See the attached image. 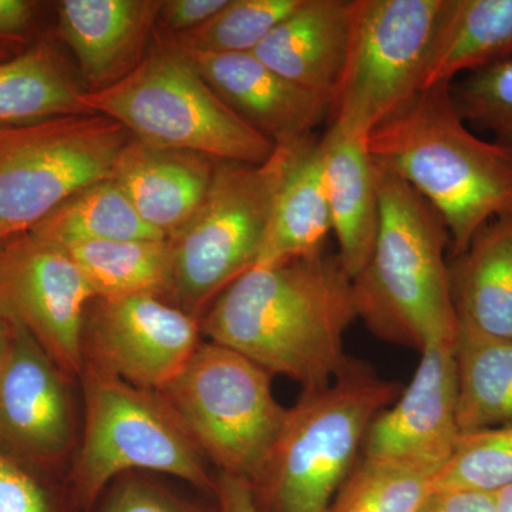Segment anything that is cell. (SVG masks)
<instances>
[{
    "label": "cell",
    "mask_w": 512,
    "mask_h": 512,
    "mask_svg": "<svg viewBox=\"0 0 512 512\" xmlns=\"http://www.w3.org/2000/svg\"><path fill=\"white\" fill-rule=\"evenodd\" d=\"M402 392L400 383L353 359L328 386L303 392L288 409L268 463L252 484L259 507L329 512L373 421Z\"/></svg>",
    "instance_id": "cell-4"
},
{
    "label": "cell",
    "mask_w": 512,
    "mask_h": 512,
    "mask_svg": "<svg viewBox=\"0 0 512 512\" xmlns=\"http://www.w3.org/2000/svg\"><path fill=\"white\" fill-rule=\"evenodd\" d=\"M96 301L84 322V366L133 386L161 392L201 343V320L160 296Z\"/></svg>",
    "instance_id": "cell-12"
},
{
    "label": "cell",
    "mask_w": 512,
    "mask_h": 512,
    "mask_svg": "<svg viewBox=\"0 0 512 512\" xmlns=\"http://www.w3.org/2000/svg\"><path fill=\"white\" fill-rule=\"evenodd\" d=\"M512 56V0H446L420 90Z\"/></svg>",
    "instance_id": "cell-22"
},
{
    "label": "cell",
    "mask_w": 512,
    "mask_h": 512,
    "mask_svg": "<svg viewBox=\"0 0 512 512\" xmlns=\"http://www.w3.org/2000/svg\"><path fill=\"white\" fill-rule=\"evenodd\" d=\"M356 319L352 278L338 254L323 251L249 269L212 302L201 332L313 392L348 365L345 335Z\"/></svg>",
    "instance_id": "cell-1"
},
{
    "label": "cell",
    "mask_w": 512,
    "mask_h": 512,
    "mask_svg": "<svg viewBox=\"0 0 512 512\" xmlns=\"http://www.w3.org/2000/svg\"><path fill=\"white\" fill-rule=\"evenodd\" d=\"M269 375L241 353L205 342L161 392L204 456L221 473L254 484L268 463L288 409Z\"/></svg>",
    "instance_id": "cell-7"
},
{
    "label": "cell",
    "mask_w": 512,
    "mask_h": 512,
    "mask_svg": "<svg viewBox=\"0 0 512 512\" xmlns=\"http://www.w3.org/2000/svg\"><path fill=\"white\" fill-rule=\"evenodd\" d=\"M332 232L322 153L315 136L296 148L254 266L308 258L325 251Z\"/></svg>",
    "instance_id": "cell-21"
},
{
    "label": "cell",
    "mask_w": 512,
    "mask_h": 512,
    "mask_svg": "<svg viewBox=\"0 0 512 512\" xmlns=\"http://www.w3.org/2000/svg\"><path fill=\"white\" fill-rule=\"evenodd\" d=\"M228 0H167L161 2L158 19L174 35L191 32L214 18Z\"/></svg>",
    "instance_id": "cell-33"
},
{
    "label": "cell",
    "mask_w": 512,
    "mask_h": 512,
    "mask_svg": "<svg viewBox=\"0 0 512 512\" xmlns=\"http://www.w3.org/2000/svg\"><path fill=\"white\" fill-rule=\"evenodd\" d=\"M373 168L379 231L369 261L352 279L357 319L377 338L421 352L457 336L444 256L450 232L412 185L375 160Z\"/></svg>",
    "instance_id": "cell-3"
},
{
    "label": "cell",
    "mask_w": 512,
    "mask_h": 512,
    "mask_svg": "<svg viewBox=\"0 0 512 512\" xmlns=\"http://www.w3.org/2000/svg\"><path fill=\"white\" fill-rule=\"evenodd\" d=\"M448 276L458 329L512 339V214L485 224Z\"/></svg>",
    "instance_id": "cell-20"
},
{
    "label": "cell",
    "mask_w": 512,
    "mask_h": 512,
    "mask_svg": "<svg viewBox=\"0 0 512 512\" xmlns=\"http://www.w3.org/2000/svg\"><path fill=\"white\" fill-rule=\"evenodd\" d=\"M456 338L421 350L412 383L367 431L363 457L399 461L436 473L450 460L461 437Z\"/></svg>",
    "instance_id": "cell-14"
},
{
    "label": "cell",
    "mask_w": 512,
    "mask_h": 512,
    "mask_svg": "<svg viewBox=\"0 0 512 512\" xmlns=\"http://www.w3.org/2000/svg\"><path fill=\"white\" fill-rule=\"evenodd\" d=\"M446 0H353L348 55L330 119L367 140L420 92Z\"/></svg>",
    "instance_id": "cell-10"
},
{
    "label": "cell",
    "mask_w": 512,
    "mask_h": 512,
    "mask_svg": "<svg viewBox=\"0 0 512 512\" xmlns=\"http://www.w3.org/2000/svg\"><path fill=\"white\" fill-rule=\"evenodd\" d=\"M301 3L302 0H228L227 6L200 28L173 35L165 43L180 52L247 55Z\"/></svg>",
    "instance_id": "cell-28"
},
{
    "label": "cell",
    "mask_w": 512,
    "mask_h": 512,
    "mask_svg": "<svg viewBox=\"0 0 512 512\" xmlns=\"http://www.w3.org/2000/svg\"><path fill=\"white\" fill-rule=\"evenodd\" d=\"M352 2L302 0L252 55L289 82L333 101L348 55Z\"/></svg>",
    "instance_id": "cell-17"
},
{
    "label": "cell",
    "mask_w": 512,
    "mask_h": 512,
    "mask_svg": "<svg viewBox=\"0 0 512 512\" xmlns=\"http://www.w3.org/2000/svg\"><path fill=\"white\" fill-rule=\"evenodd\" d=\"M64 377L39 343L8 320L0 359V448L28 467L52 466L72 444Z\"/></svg>",
    "instance_id": "cell-13"
},
{
    "label": "cell",
    "mask_w": 512,
    "mask_h": 512,
    "mask_svg": "<svg viewBox=\"0 0 512 512\" xmlns=\"http://www.w3.org/2000/svg\"><path fill=\"white\" fill-rule=\"evenodd\" d=\"M434 474L430 468L363 457L329 512H417L430 497Z\"/></svg>",
    "instance_id": "cell-27"
},
{
    "label": "cell",
    "mask_w": 512,
    "mask_h": 512,
    "mask_svg": "<svg viewBox=\"0 0 512 512\" xmlns=\"http://www.w3.org/2000/svg\"><path fill=\"white\" fill-rule=\"evenodd\" d=\"M101 512H200L143 481H126L107 498Z\"/></svg>",
    "instance_id": "cell-32"
},
{
    "label": "cell",
    "mask_w": 512,
    "mask_h": 512,
    "mask_svg": "<svg viewBox=\"0 0 512 512\" xmlns=\"http://www.w3.org/2000/svg\"><path fill=\"white\" fill-rule=\"evenodd\" d=\"M448 84L414 94L366 140L370 157L430 202L466 251L488 222L512 214V150L471 133Z\"/></svg>",
    "instance_id": "cell-2"
},
{
    "label": "cell",
    "mask_w": 512,
    "mask_h": 512,
    "mask_svg": "<svg viewBox=\"0 0 512 512\" xmlns=\"http://www.w3.org/2000/svg\"><path fill=\"white\" fill-rule=\"evenodd\" d=\"M495 512H512V484L495 493Z\"/></svg>",
    "instance_id": "cell-37"
},
{
    "label": "cell",
    "mask_w": 512,
    "mask_h": 512,
    "mask_svg": "<svg viewBox=\"0 0 512 512\" xmlns=\"http://www.w3.org/2000/svg\"><path fill=\"white\" fill-rule=\"evenodd\" d=\"M214 167L215 160L200 154L151 147L131 138L111 180L138 215L168 239L200 208Z\"/></svg>",
    "instance_id": "cell-18"
},
{
    "label": "cell",
    "mask_w": 512,
    "mask_h": 512,
    "mask_svg": "<svg viewBox=\"0 0 512 512\" xmlns=\"http://www.w3.org/2000/svg\"><path fill=\"white\" fill-rule=\"evenodd\" d=\"M299 146L276 147L262 164L215 161L200 208L167 239V293L175 306L200 319L232 282L254 268L276 195Z\"/></svg>",
    "instance_id": "cell-6"
},
{
    "label": "cell",
    "mask_w": 512,
    "mask_h": 512,
    "mask_svg": "<svg viewBox=\"0 0 512 512\" xmlns=\"http://www.w3.org/2000/svg\"><path fill=\"white\" fill-rule=\"evenodd\" d=\"M29 232L57 247L82 241L167 239L138 215L111 178L76 192Z\"/></svg>",
    "instance_id": "cell-25"
},
{
    "label": "cell",
    "mask_w": 512,
    "mask_h": 512,
    "mask_svg": "<svg viewBox=\"0 0 512 512\" xmlns=\"http://www.w3.org/2000/svg\"><path fill=\"white\" fill-rule=\"evenodd\" d=\"M451 99L463 120L494 131L503 140L512 136V56L451 84Z\"/></svg>",
    "instance_id": "cell-30"
},
{
    "label": "cell",
    "mask_w": 512,
    "mask_h": 512,
    "mask_svg": "<svg viewBox=\"0 0 512 512\" xmlns=\"http://www.w3.org/2000/svg\"><path fill=\"white\" fill-rule=\"evenodd\" d=\"M456 363L461 434L512 426V339L458 329Z\"/></svg>",
    "instance_id": "cell-24"
},
{
    "label": "cell",
    "mask_w": 512,
    "mask_h": 512,
    "mask_svg": "<svg viewBox=\"0 0 512 512\" xmlns=\"http://www.w3.org/2000/svg\"><path fill=\"white\" fill-rule=\"evenodd\" d=\"M63 248L87 279L96 299L165 295L170 247L164 241H82Z\"/></svg>",
    "instance_id": "cell-26"
},
{
    "label": "cell",
    "mask_w": 512,
    "mask_h": 512,
    "mask_svg": "<svg viewBox=\"0 0 512 512\" xmlns=\"http://www.w3.org/2000/svg\"><path fill=\"white\" fill-rule=\"evenodd\" d=\"M35 18V3L29 0H0V40L20 39Z\"/></svg>",
    "instance_id": "cell-36"
},
{
    "label": "cell",
    "mask_w": 512,
    "mask_h": 512,
    "mask_svg": "<svg viewBox=\"0 0 512 512\" xmlns=\"http://www.w3.org/2000/svg\"><path fill=\"white\" fill-rule=\"evenodd\" d=\"M82 90L49 43L0 63V127L90 114Z\"/></svg>",
    "instance_id": "cell-23"
},
{
    "label": "cell",
    "mask_w": 512,
    "mask_h": 512,
    "mask_svg": "<svg viewBox=\"0 0 512 512\" xmlns=\"http://www.w3.org/2000/svg\"><path fill=\"white\" fill-rule=\"evenodd\" d=\"M92 286L63 248L32 232L0 249V316L18 323L64 376L82 375Z\"/></svg>",
    "instance_id": "cell-11"
},
{
    "label": "cell",
    "mask_w": 512,
    "mask_h": 512,
    "mask_svg": "<svg viewBox=\"0 0 512 512\" xmlns=\"http://www.w3.org/2000/svg\"><path fill=\"white\" fill-rule=\"evenodd\" d=\"M181 53L229 109L276 147L302 144L330 117L332 100L329 97L296 86L252 53Z\"/></svg>",
    "instance_id": "cell-15"
},
{
    "label": "cell",
    "mask_w": 512,
    "mask_h": 512,
    "mask_svg": "<svg viewBox=\"0 0 512 512\" xmlns=\"http://www.w3.org/2000/svg\"><path fill=\"white\" fill-rule=\"evenodd\" d=\"M221 512H262L252 485L244 478L221 473L215 485Z\"/></svg>",
    "instance_id": "cell-35"
},
{
    "label": "cell",
    "mask_w": 512,
    "mask_h": 512,
    "mask_svg": "<svg viewBox=\"0 0 512 512\" xmlns=\"http://www.w3.org/2000/svg\"><path fill=\"white\" fill-rule=\"evenodd\" d=\"M0 512H57L55 501L30 467L0 448Z\"/></svg>",
    "instance_id": "cell-31"
},
{
    "label": "cell",
    "mask_w": 512,
    "mask_h": 512,
    "mask_svg": "<svg viewBox=\"0 0 512 512\" xmlns=\"http://www.w3.org/2000/svg\"><path fill=\"white\" fill-rule=\"evenodd\" d=\"M82 104L151 147L254 165L265 163L276 148L229 109L190 60L167 43L119 82L84 92Z\"/></svg>",
    "instance_id": "cell-5"
},
{
    "label": "cell",
    "mask_w": 512,
    "mask_h": 512,
    "mask_svg": "<svg viewBox=\"0 0 512 512\" xmlns=\"http://www.w3.org/2000/svg\"><path fill=\"white\" fill-rule=\"evenodd\" d=\"M86 427L74 481L87 503L114 477L150 470L215 491L204 453L163 396L92 366L82 373Z\"/></svg>",
    "instance_id": "cell-8"
},
{
    "label": "cell",
    "mask_w": 512,
    "mask_h": 512,
    "mask_svg": "<svg viewBox=\"0 0 512 512\" xmlns=\"http://www.w3.org/2000/svg\"><path fill=\"white\" fill-rule=\"evenodd\" d=\"M6 336H8V320L0 316V359L5 348Z\"/></svg>",
    "instance_id": "cell-38"
},
{
    "label": "cell",
    "mask_w": 512,
    "mask_h": 512,
    "mask_svg": "<svg viewBox=\"0 0 512 512\" xmlns=\"http://www.w3.org/2000/svg\"><path fill=\"white\" fill-rule=\"evenodd\" d=\"M323 177L338 256L350 278L369 261L379 231V195L366 140L335 124L319 138Z\"/></svg>",
    "instance_id": "cell-19"
},
{
    "label": "cell",
    "mask_w": 512,
    "mask_h": 512,
    "mask_svg": "<svg viewBox=\"0 0 512 512\" xmlns=\"http://www.w3.org/2000/svg\"><path fill=\"white\" fill-rule=\"evenodd\" d=\"M156 0H63L59 33L92 90L119 82L140 64L158 20Z\"/></svg>",
    "instance_id": "cell-16"
},
{
    "label": "cell",
    "mask_w": 512,
    "mask_h": 512,
    "mask_svg": "<svg viewBox=\"0 0 512 512\" xmlns=\"http://www.w3.org/2000/svg\"><path fill=\"white\" fill-rule=\"evenodd\" d=\"M417 512H495V494L477 491L431 493Z\"/></svg>",
    "instance_id": "cell-34"
},
{
    "label": "cell",
    "mask_w": 512,
    "mask_h": 512,
    "mask_svg": "<svg viewBox=\"0 0 512 512\" xmlns=\"http://www.w3.org/2000/svg\"><path fill=\"white\" fill-rule=\"evenodd\" d=\"M3 244H5V242H0V249H2Z\"/></svg>",
    "instance_id": "cell-41"
},
{
    "label": "cell",
    "mask_w": 512,
    "mask_h": 512,
    "mask_svg": "<svg viewBox=\"0 0 512 512\" xmlns=\"http://www.w3.org/2000/svg\"><path fill=\"white\" fill-rule=\"evenodd\" d=\"M504 143L507 144V146H510L512 150V136L508 137L507 140L504 141Z\"/></svg>",
    "instance_id": "cell-40"
},
{
    "label": "cell",
    "mask_w": 512,
    "mask_h": 512,
    "mask_svg": "<svg viewBox=\"0 0 512 512\" xmlns=\"http://www.w3.org/2000/svg\"><path fill=\"white\" fill-rule=\"evenodd\" d=\"M130 133L100 114L0 127V242L32 231L89 185L109 180Z\"/></svg>",
    "instance_id": "cell-9"
},
{
    "label": "cell",
    "mask_w": 512,
    "mask_h": 512,
    "mask_svg": "<svg viewBox=\"0 0 512 512\" xmlns=\"http://www.w3.org/2000/svg\"><path fill=\"white\" fill-rule=\"evenodd\" d=\"M512 484V426L461 434L453 456L431 480V493L495 494Z\"/></svg>",
    "instance_id": "cell-29"
},
{
    "label": "cell",
    "mask_w": 512,
    "mask_h": 512,
    "mask_svg": "<svg viewBox=\"0 0 512 512\" xmlns=\"http://www.w3.org/2000/svg\"><path fill=\"white\" fill-rule=\"evenodd\" d=\"M10 59L8 50L5 47L0 46V63Z\"/></svg>",
    "instance_id": "cell-39"
}]
</instances>
